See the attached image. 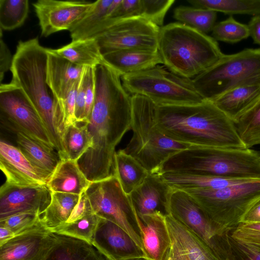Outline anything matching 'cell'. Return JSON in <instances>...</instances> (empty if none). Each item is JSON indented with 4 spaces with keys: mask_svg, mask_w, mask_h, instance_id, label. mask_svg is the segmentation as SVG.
Returning a JSON list of instances; mask_svg holds the SVG:
<instances>
[{
    "mask_svg": "<svg viewBox=\"0 0 260 260\" xmlns=\"http://www.w3.org/2000/svg\"><path fill=\"white\" fill-rule=\"evenodd\" d=\"M95 96L87 125L93 145L77 161L91 182L113 175L115 147L131 128V96L121 76L105 63L95 67Z\"/></svg>",
    "mask_w": 260,
    "mask_h": 260,
    "instance_id": "1",
    "label": "cell"
},
{
    "mask_svg": "<svg viewBox=\"0 0 260 260\" xmlns=\"http://www.w3.org/2000/svg\"><path fill=\"white\" fill-rule=\"evenodd\" d=\"M156 123L171 139L189 146L246 148L234 122L212 102L157 106Z\"/></svg>",
    "mask_w": 260,
    "mask_h": 260,
    "instance_id": "2",
    "label": "cell"
},
{
    "mask_svg": "<svg viewBox=\"0 0 260 260\" xmlns=\"http://www.w3.org/2000/svg\"><path fill=\"white\" fill-rule=\"evenodd\" d=\"M47 48L38 37L19 41L13 55L11 82L19 87L40 117L54 147L61 152V132L55 111L54 97L46 82Z\"/></svg>",
    "mask_w": 260,
    "mask_h": 260,
    "instance_id": "3",
    "label": "cell"
},
{
    "mask_svg": "<svg viewBox=\"0 0 260 260\" xmlns=\"http://www.w3.org/2000/svg\"><path fill=\"white\" fill-rule=\"evenodd\" d=\"M166 172L260 179V153L250 148L190 146L164 162L158 173Z\"/></svg>",
    "mask_w": 260,
    "mask_h": 260,
    "instance_id": "4",
    "label": "cell"
},
{
    "mask_svg": "<svg viewBox=\"0 0 260 260\" xmlns=\"http://www.w3.org/2000/svg\"><path fill=\"white\" fill-rule=\"evenodd\" d=\"M157 50L168 70L188 79L202 73L224 55L212 37L179 22L160 27Z\"/></svg>",
    "mask_w": 260,
    "mask_h": 260,
    "instance_id": "5",
    "label": "cell"
},
{
    "mask_svg": "<svg viewBox=\"0 0 260 260\" xmlns=\"http://www.w3.org/2000/svg\"><path fill=\"white\" fill-rule=\"evenodd\" d=\"M131 128L133 136L124 151L135 157L149 172L158 173L164 162L189 145L166 136L156 123L157 105L148 98L133 95Z\"/></svg>",
    "mask_w": 260,
    "mask_h": 260,
    "instance_id": "6",
    "label": "cell"
},
{
    "mask_svg": "<svg viewBox=\"0 0 260 260\" xmlns=\"http://www.w3.org/2000/svg\"><path fill=\"white\" fill-rule=\"evenodd\" d=\"M191 80L196 91L210 101L237 87L260 85V48L224 54Z\"/></svg>",
    "mask_w": 260,
    "mask_h": 260,
    "instance_id": "7",
    "label": "cell"
},
{
    "mask_svg": "<svg viewBox=\"0 0 260 260\" xmlns=\"http://www.w3.org/2000/svg\"><path fill=\"white\" fill-rule=\"evenodd\" d=\"M215 228L220 236L231 232L241 222L251 207L260 198V179L214 190H188Z\"/></svg>",
    "mask_w": 260,
    "mask_h": 260,
    "instance_id": "8",
    "label": "cell"
},
{
    "mask_svg": "<svg viewBox=\"0 0 260 260\" xmlns=\"http://www.w3.org/2000/svg\"><path fill=\"white\" fill-rule=\"evenodd\" d=\"M121 80L129 94L144 96L158 106L197 104L204 100L196 91L191 79L159 65L122 76Z\"/></svg>",
    "mask_w": 260,
    "mask_h": 260,
    "instance_id": "9",
    "label": "cell"
},
{
    "mask_svg": "<svg viewBox=\"0 0 260 260\" xmlns=\"http://www.w3.org/2000/svg\"><path fill=\"white\" fill-rule=\"evenodd\" d=\"M85 193L94 213L120 226L143 249L137 213L114 175L91 182Z\"/></svg>",
    "mask_w": 260,
    "mask_h": 260,
    "instance_id": "10",
    "label": "cell"
},
{
    "mask_svg": "<svg viewBox=\"0 0 260 260\" xmlns=\"http://www.w3.org/2000/svg\"><path fill=\"white\" fill-rule=\"evenodd\" d=\"M160 27L142 17L114 21L94 39L102 53L126 49L158 51Z\"/></svg>",
    "mask_w": 260,
    "mask_h": 260,
    "instance_id": "11",
    "label": "cell"
},
{
    "mask_svg": "<svg viewBox=\"0 0 260 260\" xmlns=\"http://www.w3.org/2000/svg\"><path fill=\"white\" fill-rule=\"evenodd\" d=\"M0 111L2 121L16 132L24 133L55 149L36 110L23 91L12 82L0 85Z\"/></svg>",
    "mask_w": 260,
    "mask_h": 260,
    "instance_id": "12",
    "label": "cell"
},
{
    "mask_svg": "<svg viewBox=\"0 0 260 260\" xmlns=\"http://www.w3.org/2000/svg\"><path fill=\"white\" fill-rule=\"evenodd\" d=\"M169 214L205 242L220 258L222 236L193 199L186 192L174 189L169 204Z\"/></svg>",
    "mask_w": 260,
    "mask_h": 260,
    "instance_id": "13",
    "label": "cell"
},
{
    "mask_svg": "<svg viewBox=\"0 0 260 260\" xmlns=\"http://www.w3.org/2000/svg\"><path fill=\"white\" fill-rule=\"evenodd\" d=\"M94 2L77 1L38 0L32 4L41 35L47 37L61 31H69L91 10Z\"/></svg>",
    "mask_w": 260,
    "mask_h": 260,
    "instance_id": "14",
    "label": "cell"
},
{
    "mask_svg": "<svg viewBox=\"0 0 260 260\" xmlns=\"http://www.w3.org/2000/svg\"><path fill=\"white\" fill-rule=\"evenodd\" d=\"M51 194L47 184L18 186L5 182L0 188V220L24 212L40 217L51 202Z\"/></svg>",
    "mask_w": 260,
    "mask_h": 260,
    "instance_id": "15",
    "label": "cell"
},
{
    "mask_svg": "<svg viewBox=\"0 0 260 260\" xmlns=\"http://www.w3.org/2000/svg\"><path fill=\"white\" fill-rule=\"evenodd\" d=\"M55 239V234L42 224L0 245V260H45Z\"/></svg>",
    "mask_w": 260,
    "mask_h": 260,
    "instance_id": "16",
    "label": "cell"
},
{
    "mask_svg": "<svg viewBox=\"0 0 260 260\" xmlns=\"http://www.w3.org/2000/svg\"><path fill=\"white\" fill-rule=\"evenodd\" d=\"M92 243L111 260L145 258L143 249L116 223L100 217Z\"/></svg>",
    "mask_w": 260,
    "mask_h": 260,
    "instance_id": "17",
    "label": "cell"
},
{
    "mask_svg": "<svg viewBox=\"0 0 260 260\" xmlns=\"http://www.w3.org/2000/svg\"><path fill=\"white\" fill-rule=\"evenodd\" d=\"M0 169L6 183L18 186L47 184L50 176L33 165L17 147L0 142Z\"/></svg>",
    "mask_w": 260,
    "mask_h": 260,
    "instance_id": "18",
    "label": "cell"
},
{
    "mask_svg": "<svg viewBox=\"0 0 260 260\" xmlns=\"http://www.w3.org/2000/svg\"><path fill=\"white\" fill-rule=\"evenodd\" d=\"M166 220L171 245L165 260H220L205 242L170 214Z\"/></svg>",
    "mask_w": 260,
    "mask_h": 260,
    "instance_id": "19",
    "label": "cell"
},
{
    "mask_svg": "<svg viewBox=\"0 0 260 260\" xmlns=\"http://www.w3.org/2000/svg\"><path fill=\"white\" fill-rule=\"evenodd\" d=\"M159 173H149L144 182L129 197L138 216L160 212L169 214L173 191Z\"/></svg>",
    "mask_w": 260,
    "mask_h": 260,
    "instance_id": "20",
    "label": "cell"
},
{
    "mask_svg": "<svg viewBox=\"0 0 260 260\" xmlns=\"http://www.w3.org/2000/svg\"><path fill=\"white\" fill-rule=\"evenodd\" d=\"M137 216L145 259L165 260L171 245L166 215L156 212Z\"/></svg>",
    "mask_w": 260,
    "mask_h": 260,
    "instance_id": "21",
    "label": "cell"
},
{
    "mask_svg": "<svg viewBox=\"0 0 260 260\" xmlns=\"http://www.w3.org/2000/svg\"><path fill=\"white\" fill-rule=\"evenodd\" d=\"M48 52L46 82L54 100L64 99L74 84L78 81L84 70L60 56Z\"/></svg>",
    "mask_w": 260,
    "mask_h": 260,
    "instance_id": "22",
    "label": "cell"
},
{
    "mask_svg": "<svg viewBox=\"0 0 260 260\" xmlns=\"http://www.w3.org/2000/svg\"><path fill=\"white\" fill-rule=\"evenodd\" d=\"M104 62L120 76L162 63L158 51L138 49L116 50L102 54Z\"/></svg>",
    "mask_w": 260,
    "mask_h": 260,
    "instance_id": "23",
    "label": "cell"
},
{
    "mask_svg": "<svg viewBox=\"0 0 260 260\" xmlns=\"http://www.w3.org/2000/svg\"><path fill=\"white\" fill-rule=\"evenodd\" d=\"M55 234L54 245L45 260H111L92 243Z\"/></svg>",
    "mask_w": 260,
    "mask_h": 260,
    "instance_id": "24",
    "label": "cell"
},
{
    "mask_svg": "<svg viewBox=\"0 0 260 260\" xmlns=\"http://www.w3.org/2000/svg\"><path fill=\"white\" fill-rule=\"evenodd\" d=\"M91 183L80 169L77 160L61 159L47 186L52 192L80 195L86 191Z\"/></svg>",
    "mask_w": 260,
    "mask_h": 260,
    "instance_id": "25",
    "label": "cell"
},
{
    "mask_svg": "<svg viewBox=\"0 0 260 260\" xmlns=\"http://www.w3.org/2000/svg\"><path fill=\"white\" fill-rule=\"evenodd\" d=\"M260 100V85L237 87L211 102L234 122Z\"/></svg>",
    "mask_w": 260,
    "mask_h": 260,
    "instance_id": "26",
    "label": "cell"
},
{
    "mask_svg": "<svg viewBox=\"0 0 260 260\" xmlns=\"http://www.w3.org/2000/svg\"><path fill=\"white\" fill-rule=\"evenodd\" d=\"M160 175L173 189L183 191L218 189L250 180L176 172H166Z\"/></svg>",
    "mask_w": 260,
    "mask_h": 260,
    "instance_id": "27",
    "label": "cell"
},
{
    "mask_svg": "<svg viewBox=\"0 0 260 260\" xmlns=\"http://www.w3.org/2000/svg\"><path fill=\"white\" fill-rule=\"evenodd\" d=\"M17 147L35 166L51 176L61 158L58 152L34 138L16 132Z\"/></svg>",
    "mask_w": 260,
    "mask_h": 260,
    "instance_id": "28",
    "label": "cell"
},
{
    "mask_svg": "<svg viewBox=\"0 0 260 260\" xmlns=\"http://www.w3.org/2000/svg\"><path fill=\"white\" fill-rule=\"evenodd\" d=\"M48 51L81 67H95L104 63L103 54L96 40L88 38L72 41L57 49Z\"/></svg>",
    "mask_w": 260,
    "mask_h": 260,
    "instance_id": "29",
    "label": "cell"
},
{
    "mask_svg": "<svg viewBox=\"0 0 260 260\" xmlns=\"http://www.w3.org/2000/svg\"><path fill=\"white\" fill-rule=\"evenodd\" d=\"M147 170L124 149L115 152L113 175L118 180L123 190L129 195L137 188L149 175Z\"/></svg>",
    "mask_w": 260,
    "mask_h": 260,
    "instance_id": "30",
    "label": "cell"
},
{
    "mask_svg": "<svg viewBox=\"0 0 260 260\" xmlns=\"http://www.w3.org/2000/svg\"><path fill=\"white\" fill-rule=\"evenodd\" d=\"M67 125L61 135V159L78 161L92 146L93 142L86 123Z\"/></svg>",
    "mask_w": 260,
    "mask_h": 260,
    "instance_id": "31",
    "label": "cell"
},
{
    "mask_svg": "<svg viewBox=\"0 0 260 260\" xmlns=\"http://www.w3.org/2000/svg\"><path fill=\"white\" fill-rule=\"evenodd\" d=\"M80 195L65 192H52L51 202L40 216V221L51 232L63 224L78 202Z\"/></svg>",
    "mask_w": 260,
    "mask_h": 260,
    "instance_id": "32",
    "label": "cell"
},
{
    "mask_svg": "<svg viewBox=\"0 0 260 260\" xmlns=\"http://www.w3.org/2000/svg\"><path fill=\"white\" fill-rule=\"evenodd\" d=\"M121 0H98L91 10L70 31L72 41L87 39L90 34L109 19Z\"/></svg>",
    "mask_w": 260,
    "mask_h": 260,
    "instance_id": "33",
    "label": "cell"
},
{
    "mask_svg": "<svg viewBox=\"0 0 260 260\" xmlns=\"http://www.w3.org/2000/svg\"><path fill=\"white\" fill-rule=\"evenodd\" d=\"M217 12L193 6H180L174 10L173 17L190 27L207 34L212 31Z\"/></svg>",
    "mask_w": 260,
    "mask_h": 260,
    "instance_id": "34",
    "label": "cell"
},
{
    "mask_svg": "<svg viewBox=\"0 0 260 260\" xmlns=\"http://www.w3.org/2000/svg\"><path fill=\"white\" fill-rule=\"evenodd\" d=\"M192 6L226 14L260 15V0H188Z\"/></svg>",
    "mask_w": 260,
    "mask_h": 260,
    "instance_id": "35",
    "label": "cell"
},
{
    "mask_svg": "<svg viewBox=\"0 0 260 260\" xmlns=\"http://www.w3.org/2000/svg\"><path fill=\"white\" fill-rule=\"evenodd\" d=\"M234 123L246 148L260 145V100Z\"/></svg>",
    "mask_w": 260,
    "mask_h": 260,
    "instance_id": "36",
    "label": "cell"
},
{
    "mask_svg": "<svg viewBox=\"0 0 260 260\" xmlns=\"http://www.w3.org/2000/svg\"><path fill=\"white\" fill-rule=\"evenodd\" d=\"M28 11V0H0V28L11 30L21 26Z\"/></svg>",
    "mask_w": 260,
    "mask_h": 260,
    "instance_id": "37",
    "label": "cell"
},
{
    "mask_svg": "<svg viewBox=\"0 0 260 260\" xmlns=\"http://www.w3.org/2000/svg\"><path fill=\"white\" fill-rule=\"evenodd\" d=\"M221 260H260V247L233 237L230 232L223 236Z\"/></svg>",
    "mask_w": 260,
    "mask_h": 260,
    "instance_id": "38",
    "label": "cell"
},
{
    "mask_svg": "<svg viewBox=\"0 0 260 260\" xmlns=\"http://www.w3.org/2000/svg\"><path fill=\"white\" fill-rule=\"evenodd\" d=\"M100 217L93 212L71 223H64L52 232L92 243Z\"/></svg>",
    "mask_w": 260,
    "mask_h": 260,
    "instance_id": "39",
    "label": "cell"
},
{
    "mask_svg": "<svg viewBox=\"0 0 260 260\" xmlns=\"http://www.w3.org/2000/svg\"><path fill=\"white\" fill-rule=\"evenodd\" d=\"M212 36L216 41L235 43L249 37V31L248 25L237 21L231 16L215 24Z\"/></svg>",
    "mask_w": 260,
    "mask_h": 260,
    "instance_id": "40",
    "label": "cell"
},
{
    "mask_svg": "<svg viewBox=\"0 0 260 260\" xmlns=\"http://www.w3.org/2000/svg\"><path fill=\"white\" fill-rule=\"evenodd\" d=\"M42 224L40 216L30 212L16 214L0 220V226L8 229L14 234L15 236L35 229Z\"/></svg>",
    "mask_w": 260,
    "mask_h": 260,
    "instance_id": "41",
    "label": "cell"
},
{
    "mask_svg": "<svg viewBox=\"0 0 260 260\" xmlns=\"http://www.w3.org/2000/svg\"><path fill=\"white\" fill-rule=\"evenodd\" d=\"M174 2L175 0H142L141 17L161 27L167 12Z\"/></svg>",
    "mask_w": 260,
    "mask_h": 260,
    "instance_id": "42",
    "label": "cell"
},
{
    "mask_svg": "<svg viewBox=\"0 0 260 260\" xmlns=\"http://www.w3.org/2000/svg\"><path fill=\"white\" fill-rule=\"evenodd\" d=\"M80 80V79L74 84L64 99L54 100L55 109L63 120L66 127L68 125L77 122L75 111L76 97Z\"/></svg>",
    "mask_w": 260,
    "mask_h": 260,
    "instance_id": "43",
    "label": "cell"
},
{
    "mask_svg": "<svg viewBox=\"0 0 260 260\" xmlns=\"http://www.w3.org/2000/svg\"><path fill=\"white\" fill-rule=\"evenodd\" d=\"M230 233L234 238L260 247V223L240 222Z\"/></svg>",
    "mask_w": 260,
    "mask_h": 260,
    "instance_id": "44",
    "label": "cell"
},
{
    "mask_svg": "<svg viewBox=\"0 0 260 260\" xmlns=\"http://www.w3.org/2000/svg\"><path fill=\"white\" fill-rule=\"evenodd\" d=\"M141 11L142 0H121L108 21L111 23L123 19L141 17Z\"/></svg>",
    "mask_w": 260,
    "mask_h": 260,
    "instance_id": "45",
    "label": "cell"
},
{
    "mask_svg": "<svg viewBox=\"0 0 260 260\" xmlns=\"http://www.w3.org/2000/svg\"><path fill=\"white\" fill-rule=\"evenodd\" d=\"M95 67H85L84 77L85 82V123H88L95 101Z\"/></svg>",
    "mask_w": 260,
    "mask_h": 260,
    "instance_id": "46",
    "label": "cell"
},
{
    "mask_svg": "<svg viewBox=\"0 0 260 260\" xmlns=\"http://www.w3.org/2000/svg\"><path fill=\"white\" fill-rule=\"evenodd\" d=\"M92 212L90 203L84 192L81 194L78 202L74 207L65 223H73Z\"/></svg>",
    "mask_w": 260,
    "mask_h": 260,
    "instance_id": "47",
    "label": "cell"
},
{
    "mask_svg": "<svg viewBox=\"0 0 260 260\" xmlns=\"http://www.w3.org/2000/svg\"><path fill=\"white\" fill-rule=\"evenodd\" d=\"M83 73L77 91L75 111L77 122L82 123H85V82Z\"/></svg>",
    "mask_w": 260,
    "mask_h": 260,
    "instance_id": "48",
    "label": "cell"
},
{
    "mask_svg": "<svg viewBox=\"0 0 260 260\" xmlns=\"http://www.w3.org/2000/svg\"><path fill=\"white\" fill-rule=\"evenodd\" d=\"M2 29H1L0 39V82L2 84L5 74L11 70L13 56L2 39Z\"/></svg>",
    "mask_w": 260,
    "mask_h": 260,
    "instance_id": "49",
    "label": "cell"
},
{
    "mask_svg": "<svg viewBox=\"0 0 260 260\" xmlns=\"http://www.w3.org/2000/svg\"><path fill=\"white\" fill-rule=\"evenodd\" d=\"M241 222L246 223H260V198L251 206L243 216Z\"/></svg>",
    "mask_w": 260,
    "mask_h": 260,
    "instance_id": "50",
    "label": "cell"
},
{
    "mask_svg": "<svg viewBox=\"0 0 260 260\" xmlns=\"http://www.w3.org/2000/svg\"><path fill=\"white\" fill-rule=\"evenodd\" d=\"M249 37L255 44L260 45V15L252 17L248 24Z\"/></svg>",
    "mask_w": 260,
    "mask_h": 260,
    "instance_id": "51",
    "label": "cell"
},
{
    "mask_svg": "<svg viewBox=\"0 0 260 260\" xmlns=\"http://www.w3.org/2000/svg\"><path fill=\"white\" fill-rule=\"evenodd\" d=\"M14 234L8 229L0 226V245L13 238Z\"/></svg>",
    "mask_w": 260,
    "mask_h": 260,
    "instance_id": "52",
    "label": "cell"
},
{
    "mask_svg": "<svg viewBox=\"0 0 260 260\" xmlns=\"http://www.w3.org/2000/svg\"><path fill=\"white\" fill-rule=\"evenodd\" d=\"M132 260H147L145 258H138V259H132Z\"/></svg>",
    "mask_w": 260,
    "mask_h": 260,
    "instance_id": "53",
    "label": "cell"
}]
</instances>
